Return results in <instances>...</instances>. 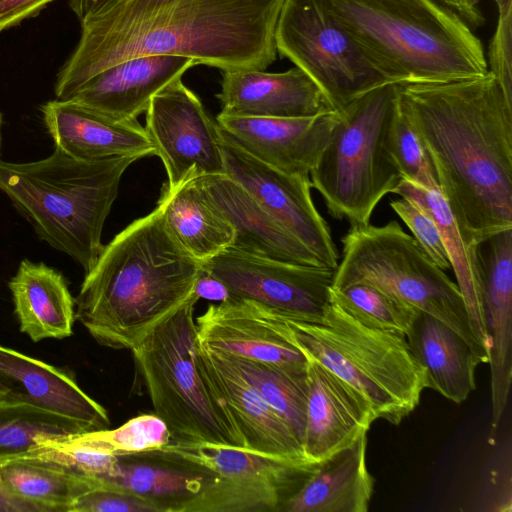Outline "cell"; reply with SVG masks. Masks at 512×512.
Listing matches in <instances>:
<instances>
[{
  "label": "cell",
  "mask_w": 512,
  "mask_h": 512,
  "mask_svg": "<svg viewBox=\"0 0 512 512\" xmlns=\"http://www.w3.org/2000/svg\"><path fill=\"white\" fill-rule=\"evenodd\" d=\"M0 405H26L47 410L86 425L108 428L105 408L91 398L73 374L0 345Z\"/></svg>",
  "instance_id": "cell-19"
},
{
  "label": "cell",
  "mask_w": 512,
  "mask_h": 512,
  "mask_svg": "<svg viewBox=\"0 0 512 512\" xmlns=\"http://www.w3.org/2000/svg\"><path fill=\"white\" fill-rule=\"evenodd\" d=\"M0 480L11 494L38 512H69L72 502L90 484L89 476L29 456L0 461Z\"/></svg>",
  "instance_id": "cell-31"
},
{
  "label": "cell",
  "mask_w": 512,
  "mask_h": 512,
  "mask_svg": "<svg viewBox=\"0 0 512 512\" xmlns=\"http://www.w3.org/2000/svg\"><path fill=\"white\" fill-rule=\"evenodd\" d=\"M69 512H154L134 494L98 477L72 502Z\"/></svg>",
  "instance_id": "cell-39"
},
{
  "label": "cell",
  "mask_w": 512,
  "mask_h": 512,
  "mask_svg": "<svg viewBox=\"0 0 512 512\" xmlns=\"http://www.w3.org/2000/svg\"><path fill=\"white\" fill-rule=\"evenodd\" d=\"M24 456L51 461L78 475L99 478L112 474L117 464V456L91 448L77 434L42 439Z\"/></svg>",
  "instance_id": "cell-37"
},
{
  "label": "cell",
  "mask_w": 512,
  "mask_h": 512,
  "mask_svg": "<svg viewBox=\"0 0 512 512\" xmlns=\"http://www.w3.org/2000/svg\"><path fill=\"white\" fill-rule=\"evenodd\" d=\"M284 319L287 338L356 389L377 419L398 425L418 406L426 373L404 333L366 326L331 298L322 323Z\"/></svg>",
  "instance_id": "cell-6"
},
{
  "label": "cell",
  "mask_w": 512,
  "mask_h": 512,
  "mask_svg": "<svg viewBox=\"0 0 512 512\" xmlns=\"http://www.w3.org/2000/svg\"><path fill=\"white\" fill-rule=\"evenodd\" d=\"M77 437L91 448L114 456L161 449L172 442L166 424L156 414H140L116 429L86 431Z\"/></svg>",
  "instance_id": "cell-35"
},
{
  "label": "cell",
  "mask_w": 512,
  "mask_h": 512,
  "mask_svg": "<svg viewBox=\"0 0 512 512\" xmlns=\"http://www.w3.org/2000/svg\"><path fill=\"white\" fill-rule=\"evenodd\" d=\"M145 112L144 128L166 169L165 187L225 174L220 128L182 79L155 94Z\"/></svg>",
  "instance_id": "cell-13"
},
{
  "label": "cell",
  "mask_w": 512,
  "mask_h": 512,
  "mask_svg": "<svg viewBox=\"0 0 512 512\" xmlns=\"http://www.w3.org/2000/svg\"><path fill=\"white\" fill-rule=\"evenodd\" d=\"M53 0H0V32L38 14Z\"/></svg>",
  "instance_id": "cell-41"
},
{
  "label": "cell",
  "mask_w": 512,
  "mask_h": 512,
  "mask_svg": "<svg viewBox=\"0 0 512 512\" xmlns=\"http://www.w3.org/2000/svg\"><path fill=\"white\" fill-rule=\"evenodd\" d=\"M231 295L254 300L287 319L322 323L334 270L285 262L228 248L201 263Z\"/></svg>",
  "instance_id": "cell-12"
},
{
  "label": "cell",
  "mask_w": 512,
  "mask_h": 512,
  "mask_svg": "<svg viewBox=\"0 0 512 512\" xmlns=\"http://www.w3.org/2000/svg\"><path fill=\"white\" fill-rule=\"evenodd\" d=\"M193 293L131 350L137 376L171 443L244 447L227 410L211 395L196 363Z\"/></svg>",
  "instance_id": "cell-7"
},
{
  "label": "cell",
  "mask_w": 512,
  "mask_h": 512,
  "mask_svg": "<svg viewBox=\"0 0 512 512\" xmlns=\"http://www.w3.org/2000/svg\"><path fill=\"white\" fill-rule=\"evenodd\" d=\"M44 124L55 147L79 160L155 155L137 119H120L73 99H56L42 107Z\"/></svg>",
  "instance_id": "cell-21"
},
{
  "label": "cell",
  "mask_w": 512,
  "mask_h": 512,
  "mask_svg": "<svg viewBox=\"0 0 512 512\" xmlns=\"http://www.w3.org/2000/svg\"><path fill=\"white\" fill-rule=\"evenodd\" d=\"M367 433L320 462L281 512H367L374 477L366 464Z\"/></svg>",
  "instance_id": "cell-26"
},
{
  "label": "cell",
  "mask_w": 512,
  "mask_h": 512,
  "mask_svg": "<svg viewBox=\"0 0 512 512\" xmlns=\"http://www.w3.org/2000/svg\"><path fill=\"white\" fill-rule=\"evenodd\" d=\"M390 207L409 228L428 257L442 270L451 269L438 226L428 211L404 197L390 201Z\"/></svg>",
  "instance_id": "cell-38"
},
{
  "label": "cell",
  "mask_w": 512,
  "mask_h": 512,
  "mask_svg": "<svg viewBox=\"0 0 512 512\" xmlns=\"http://www.w3.org/2000/svg\"><path fill=\"white\" fill-rule=\"evenodd\" d=\"M386 147L401 179L423 187L437 184L428 153L414 128L400 110L398 99L395 114L387 132Z\"/></svg>",
  "instance_id": "cell-36"
},
{
  "label": "cell",
  "mask_w": 512,
  "mask_h": 512,
  "mask_svg": "<svg viewBox=\"0 0 512 512\" xmlns=\"http://www.w3.org/2000/svg\"><path fill=\"white\" fill-rule=\"evenodd\" d=\"M196 363L211 395L232 418L244 448L307 461L301 443L286 422L219 352L197 340Z\"/></svg>",
  "instance_id": "cell-17"
},
{
  "label": "cell",
  "mask_w": 512,
  "mask_h": 512,
  "mask_svg": "<svg viewBox=\"0 0 512 512\" xmlns=\"http://www.w3.org/2000/svg\"><path fill=\"white\" fill-rule=\"evenodd\" d=\"M275 44L317 85L333 111L390 83L321 0H284Z\"/></svg>",
  "instance_id": "cell-10"
},
{
  "label": "cell",
  "mask_w": 512,
  "mask_h": 512,
  "mask_svg": "<svg viewBox=\"0 0 512 512\" xmlns=\"http://www.w3.org/2000/svg\"><path fill=\"white\" fill-rule=\"evenodd\" d=\"M216 351L286 422L302 445L308 396L306 377H294L273 366Z\"/></svg>",
  "instance_id": "cell-32"
},
{
  "label": "cell",
  "mask_w": 512,
  "mask_h": 512,
  "mask_svg": "<svg viewBox=\"0 0 512 512\" xmlns=\"http://www.w3.org/2000/svg\"><path fill=\"white\" fill-rule=\"evenodd\" d=\"M209 203L232 225L231 249L260 257L320 266L317 258L226 174L197 178Z\"/></svg>",
  "instance_id": "cell-24"
},
{
  "label": "cell",
  "mask_w": 512,
  "mask_h": 512,
  "mask_svg": "<svg viewBox=\"0 0 512 512\" xmlns=\"http://www.w3.org/2000/svg\"><path fill=\"white\" fill-rule=\"evenodd\" d=\"M0 512H38L31 504L11 494L0 480Z\"/></svg>",
  "instance_id": "cell-45"
},
{
  "label": "cell",
  "mask_w": 512,
  "mask_h": 512,
  "mask_svg": "<svg viewBox=\"0 0 512 512\" xmlns=\"http://www.w3.org/2000/svg\"><path fill=\"white\" fill-rule=\"evenodd\" d=\"M397 106V84L379 86L338 112L331 138L310 172L328 213L350 226L370 223L401 176L386 147Z\"/></svg>",
  "instance_id": "cell-8"
},
{
  "label": "cell",
  "mask_w": 512,
  "mask_h": 512,
  "mask_svg": "<svg viewBox=\"0 0 512 512\" xmlns=\"http://www.w3.org/2000/svg\"><path fill=\"white\" fill-rule=\"evenodd\" d=\"M392 84H437L486 75L481 40L436 0H321Z\"/></svg>",
  "instance_id": "cell-4"
},
{
  "label": "cell",
  "mask_w": 512,
  "mask_h": 512,
  "mask_svg": "<svg viewBox=\"0 0 512 512\" xmlns=\"http://www.w3.org/2000/svg\"><path fill=\"white\" fill-rule=\"evenodd\" d=\"M162 448L219 476L188 512H281L320 464L213 443H170Z\"/></svg>",
  "instance_id": "cell-11"
},
{
  "label": "cell",
  "mask_w": 512,
  "mask_h": 512,
  "mask_svg": "<svg viewBox=\"0 0 512 512\" xmlns=\"http://www.w3.org/2000/svg\"><path fill=\"white\" fill-rule=\"evenodd\" d=\"M198 64L171 55L132 58L96 74L70 99L116 118L137 119L155 94Z\"/></svg>",
  "instance_id": "cell-25"
},
{
  "label": "cell",
  "mask_w": 512,
  "mask_h": 512,
  "mask_svg": "<svg viewBox=\"0 0 512 512\" xmlns=\"http://www.w3.org/2000/svg\"><path fill=\"white\" fill-rule=\"evenodd\" d=\"M397 99L465 241L512 228V101L494 76L397 84Z\"/></svg>",
  "instance_id": "cell-2"
},
{
  "label": "cell",
  "mask_w": 512,
  "mask_h": 512,
  "mask_svg": "<svg viewBox=\"0 0 512 512\" xmlns=\"http://www.w3.org/2000/svg\"><path fill=\"white\" fill-rule=\"evenodd\" d=\"M442 5L455 11L472 29L484 25L485 18L479 5L470 0H436Z\"/></svg>",
  "instance_id": "cell-43"
},
{
  "label": "cell",
  "mask_w": 512,
  "mask_h": 512,
  "mask_svg": "<svg viewBox=\"0 0 512 512\" xmlns=\"http://www.w3.org/2000/svg\"><path fill=\"white\" fill-rule=\"evenodd\" d=\"M473 4L479 5V0H470ZM497 6L498 14L512 10V0H493Z\"/></svg>",
  "instance_id": "cell-46"
},
{
  "label": "cell",
  "mask_w": 512,
  "mask_h": 512,
  "mask_svg": "<svg viewBox=\"0 0 512 512\" xmlns=\"http://www.w3.org/2000/svg\"><path fill=\"white\" fill-rule=\"evenodd\" d=\"M406 338L411 353L425 370L427 388L457 404L476 389L475 370L481 363L467 341L452 328L420 311Z\"/></svg>",
  "instance_id": "cell-28"
},
{
  "label": "cell",
  "mask_w": 512,
  "mask_h": 512,
  "mask_svg": "<svg viewBox=\"0 0 512 512\" xmlns=\"http://www.w3.org/2000/svg\"><path fill=\"white\" fill-rule=\"evenodd\" d=\"M193 291L199 299L218 302L225 301L231 295L220 280L203 271L198 276Z\"/></svg>",
  "instance_id": "cell-42"
},
{
  "label": "cell",
  "mask_w": 512,
  "mask_h": 512,
  "mask_svg": "<svg viewBox=\"0 0 512 512\" xmlns=\"http://www.w3.org/2000/svg\"><path fill=\"white\" fill-rule=\"evenodd\" d=\"M101 479L139 497L154 512H188L219 476L161 448L117 456L112 474Z\"/></svg>",
  "instance_id": "cell-22"
},
{
  "label": "cell",
  "mask_w": 512,
  "mask_h": 512,
  "mask_svg": "<svg viewBox=\"0 0 512 512\" xmlns=\"http://www.w3.org/2000/svg\"><path fill=\"white\" fill-rule=\"evenodd\" d=\"M512 10L498 14L496 29L492 35L486 56L490 72L507 99L512 101Z\"/></svg>",
  "instance_id": "cell-40"
},
{
  "label": "cell",
  "mask_w": 512,
  "mask_h": 512,
  "mask_svg": "<svg viewBox=\"0 0 512 512\" xmlns=\"http://www.w3.org/2000/svg\"><path fill=\"white\" fill-rule=\"evenodd\" d=\"M392 193L409 198L425 208L435 220L457 286L463 297L471 329L490 361V340L483 307V286L479 273L476 246L468 244L437 184L423 187L401 179Z\"/></svg>",
  "instance_id": "cell-29"
},
{
  "label": "cell",
  "mask_w": 512,
  "mask_h": 512,
  "mask_svg": "<svg viewBox=\"0 0 512 512\" xmlns=\"http://www.w3.org/2000/svg\"><path fill=\"white\" fill-rule=\"evenodd\" d=\"M198 341L229 355L306 377L307 358L286 336L284 315L254 300L230 295L197 317Z\"/></svg>",
  "instance_id": "cell-15"
},
{
  "label": "cell",
  "mask_w": 512,
  "mask_h": 512,
  "mask_svg": "<svg viewBox=\"0 0 512 512\" xmlns=\"http://www.w3.org/2000/svg\"><path fill=\"white\" fill-rule=\"evenodd\" d=\"M137 160L133 156L79 160L57 147L38 161L0 159V190L41 240L67 254L86 273L103 249L104 223L121 178Z\"/></svg>",
  "instance_id": "cell-5"
},
{
  "label": "cell",
  "mask_w": 512,
  "mask_h": 512,
  "mask_svg": "<svg viewBox=\"0 0 512 512\" xmlns=\"http://www.w3.org/2000/svg\"><path fill=\"white\" fill-rule=\"evenodd\" d=\"M341 241L343 256L334 270L332 288L357 283L375 286L452 328L480 363H489L471 329L457 284L397 221L350 226Z\"/></svg>",
  "instance_id": "cell-9"
},
{
  "label": "cell",
  "mask_w": 512,
  "mask_h": 512,
  "mask_svg": "<svg viewBox=\"0 0 512 512\" xmlns=\"http://www.w3.org/2000/svg\"><path fill=\"white\" fill-rule=\"evenodd\" d=\"M476 257L490 340L492 426L497 428L512 378V228L481 240Z\"/></svg>",
  "instance_id": "cell-20"
},
{
  "label": "cell",
  "mask_w": 512,
  "mask_h": 512,
  "mask_svg": "<svg viewBox=\"0 0 512 512\" xmlns=\"http://www.w3.org/2000/svg\"><path fill=\"white\" fill-rule=\"evenodd\" d=\"M330 298L366 326L398 331L411 330L420 312L415 307L369 284L357 283L342 289L330 288Z\"/></svg>",
  "instance_id": "cell-34"
},
{
  "label": "cell",
  "mask_w": 512,
  "mask_h": 512,
  "mask_svg": "<svg viewBox=\"0 0 512 512\" xmlns=\"http://www.w3.org/2000/svg\"><path fill=\"white\" fill-rule=\"evenodd\" d=\"M201 272L156 207L103 246L75 298L76 319L100 345L132 349L193 293Z\"/></svg>",
  "instance_id": "cell-3"
},
{
  "label": "cell",
  "mask_w": 512,
  "mask_h": 512,
  "mask_svg": "<svg viewBox=\"0 0 512 512\" xmlns=\"http://www.w3.org/2000/svg\"><path fill=\"white\" fill-rule=\"evenodd\" d=\"M284 0H118L81 22L79 42L60 69L57 99L90 78L142 56L187 57L228 70H265L277 59Z\"/></svg>",
  "instance_id": "cell-1"
},
{
  "label": "cell",
  "mask_w": 512,
  "mask_h": 512,
  "mask_svg": "<svg viewBox=\"0 0 512 512\" xmlns=\"http://www.w3.org/2000/svg\"><path fill=\"white\" fill-rule=\"evenodd\" d=\"M157 208L169 234L196 261L232 246V225L206 199L197 178L175 189L163 185Z\"/></svg>",
  "instance_id": "cell-30"
},
{
  "label": "cell",
  "mask_w": 512,
  "mask_h": 512,
  "mask_svg": "<svg viewBox=\"0 0 512 512\" xmlns=\"http://www.w3.org/2000/svg\"><path fill=\"white\" fill-rule=\"evenodd\" d=\"M2 124H3V119H2V114L0 112V155H1V150H2Z\"/></svg>",
  "instance_id": "cell-47"
},
{
  "label": "cell",
  "mask_w": 512,
  "mask_h": 512,
  "mask_svg": "<svg viewBox=\"0 0 512 512\" xmlns=\"http://www.w3.org/2000/svg\"><path fill=\"white\" fill-rule=\"evenodd\" d=\"M8 286L20 331L32 341L64 339L73 334L75 299L60 272L24 259Z\"/></svg>",
  "instance_id": "cell-27"
},
{
  "label": "cell",
  "mask_w": 512,
  "mask_h": 512,
  "mask_svg": "<svg viewBox=\"0 0 512 512\" xmlns=\"http://www.w3.org/2000/svg\"><path fill=\"white\" fill-rule=\"evenodd\" d=\"M307 358L304 457L320 463L366 434L376 416L365 398L331 370Z\"/></svg>",
  "instance_id": "cell-18"
},
{
  "label": "cell",
  "mask_w": 512,
  "mask_h": 512,
  "mask_svg": "<svg viewBox=\"0 0 512 512\" xmlns=\"http://www.w3.org/2000/svg\"><path fill=\"white\" fill-rule=\"evenodd\" d=\"M117 1L118 0H69V6L81 23Z\"/></svg>",
  "instance_id": "cell-44"
},
{
  "label": "cell",
  "mask_w": 512,
  "mask_h": 512,
  "mask_svg": "<svg viewBox=\"0 0 512 512\" xmlns=\"http://www.w3.org/2000/svg\"><path fill=\"white\" fill-rule=\"evenodd\" d=\"M216 122L230 140L257 160L286 174L310 177L338 122V112L297 118L219 113Z\"/></svg>",
  "instance_id": "cell-16"
},
{
  "label": "cell",
  "mask_w": 512,
  "mask_h": 512,
  "mask_svg": "<svg viewBox=\"0 0 512 512\" xmlns=\"http://www.w3.org/2000/svg\"><path fill=\"white\" fill-rule=\"evenodd\" d=\"M90 430L71 418L26 405H0V461L21 457L45 438Z\"/></svg>",
  "instance_id": "cell-33"
},
{
  "label": "cell",
  "mask_w": 512,
  "mask_h": 512,
  "mask_svg": "<svg viewBox=\"0 0 512 512\" xmlns=\"http://www.w3.org/2000/svg\"><path fill=\"white\" fill-rule=\"evenodd\" d=\"M216 98L220 113L228 116L297 118L331 110L317 85L297 67L278 73L222 71Z\"/></svg>",
  "instance_id": "cell-23"
},
{
  "label": "cell",
  "mask_w": 512,
  "mask_h": 512,
  "mask_svg": "<svg viewBox=\"0 0 512 512\" xmlns=\"http://www.w3.org/2000/svg\"><path fill=\"white\" fill-rule=\"evenodd\" d=\"M225 174L243 186L324 268L335 270L339 254L328 224L317 211L310 177L290 175L257 160L221 130Z\"/></svg>",
  "instance_id": "cell-14"
}]
</instances>
